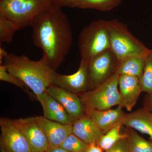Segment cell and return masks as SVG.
<instances>
[{"mask_svg": "<svg viewBox=\"0 0 152 152\" xmlns=\"http://www.w3.org/2000/svg\"><path fill=\"white\" fill-rule=\"evenodd\" d=\"M0 80L1 81L7 82L13 84L24 91L26 92L29 94H30L29 91L30 89L27 86L18 78L10 74L8 72L5 66L3 64H0Z\"/></svg>", "mask_w": 152, "mask_h": 152, "instance_id": "cell-25", "label": "cell"}, {"mask_svg": "<svg viewBox=\"0 0 152 152\" xmlns=\"http://www.w3.org/2000/svg\"><path fill=\"white\" fill-rule=\"evenodd\" d=\"M110 35V49L119 61L128 57L148 54L150 50L117 19L107 21Z\"/></svg>", "mask_w": 152, "mask_h": 152, "instance_id": "cell-4", "label": "cell"}, {"mask_svg": "<svg viewBox=\"0 0 152 152\" xmlns=\"http://www.w3.org/2000/svg\"><path fill=\"white\" fill-rule=\"evenodd\" d=\"M142 92L152 94V50L147 55L141 78L140 80Z\"/></svg>", "mask_w": 152, "mask_h": 152, "instance_id": "cell-22", "label": "cell"}, {"mask_svg": "<svg viewBox=\"0 0 152 152\" xmlns=\"http://www.w3.org/2000/svg\"><path fill=\"white\" fill-rule=\"evenodd\" d=\"M78 45L81 60L88 62L93 57L110 49L107 20L100 19L85 27L79 35Z\"/></svg>", "mask_w": 152, "mask_h": 152, "instance_id": "cell-5", "label": "cell"}, {"mask_svg": "<svg viewBox=\"0 0 152 152\" xmlns=\"http://www.w3.org/2000/svg\"><path fill=\"white\" fill-rule=\"evenodd\" d=\"M122 124L126 127L148 135L152 140V114L146 108L125 114Z\"/></svg>", "mask_w": 152, "mask_h": 152, "instance_id": "cell-16", "label": "cell"}, {"mask_svg": "<svg viewBox=\"0 0 152 152\" xmlns=\"http://www.w3.org/2000/svg\"><path fill=\"white\" fill-rule=\"evenodd\" d=\"M43 110V117L47 119L65 124H72L70 117L64 107L46 91L37 97Z\"/></svg>", "mask_w": 152, "mask_h": 152, "instance_id": "cell-13", "label": "cell"}, {"mask_svg": "<svg viewBox=\"0 0 152 152\" xmlns=\"http://www.w3.org/2000/svg\"><path fill=\"white\" fill-rule=\"evenodd\" d=\"M119 107L131 111L142 92L140 80L137 77L130 75L119 77Z\"/></svg>", "mask_w": 152, "mask_h": 152, "instance_id": "cell-12", "label": "cell"}, {"mask_svg": "<svg viewBox=\"0 0 152 152\" xmlns=\"http://www.w3.org/2000/svg\"><path fill=\"white\" fill-rule=\"evenodd\" d=\"M129 152H152V142L147 140L132 128L126 127Z\"/></svg>", "mask_w": 152, "mask_h": 152, "instance_id": "cell-19", "label": "cell"}, {"mask_svg": "<svg viewBox=\"0 0 152 152\" xmlns=\"http://www.w3.org/2000/svg\"><path fill=\"white\" fill-rule=\"evenodd\" d=\"M52 7L61 8L64 7H72L75 0H50Z\"/></svg>", "mask_w": 152, "mask_h": 152, "instance_id": "cell-27", "label": "cell"}, {"mask_svg": "<svg viewBox=\"0 0 152 152\" xmlns=\"http://www.w3.org/2000/svg\"><path fill=\"white\" fill-rule=\"evenodd\" d=\"M1 152H31L27 141L14 120L0 119Z\"/></svg>", "mask_w": 152, "mask_h": 152, "instance_id": "cell-8", "label": "cell"}, {"mask_svg": "<svg viewBox=\"0 0 152 152\" xmlns=\"http://www.w3.org/2000/svg\"><path fill=\"white\" fill-rule=\"evenodd\" d=\"M9 53H8L2 47H0V62H1V64H3L2 61L4 60L6 57L8 56Z\"/></svg>", "mask_w": 152, "mask_h": 152, "instance_id": "cell-30", "label": "cell"}, {"mask_svg": "<svg viewBox=\"0 0 152 152\" xmlns=\"http://www.w3.org/2000/svg\"><path fill=\"white\" fill-rule=\"evenodd\" d=\"M144 107L152 114V94H148L145 97Z\"/></svg>", "mask_w": 152, "mask_h": 152, "instance_id": "cell-28", "label": "cell"}, {"mask_svg": "<svg viewBox=\"0 0 152 152\" xmlns=\"http://www.w3.org/2000/svg\"><path fill=\"white\" fill-rule=\"evenodd\" d=\"M53 84L81 96L90 90L88 61L81 60L78 69L72 75H62L55 71Z\"/></svg>", "mask_w": 152, "mask_h": 152, "instance_id": "cell-9", "label": "cell"}, {"mask_svg": "<svg viewBox=\"0 0 152 152\" xmlns=\"http://www.w3.org/2000/svg\"><path fill=\"white\" fill-rule=\"evenodd\" d=\"M29 145L31 152H46L50 145L37 117L14 120Z\"/></svg>", "mask_w": 152, "mask_h": 152, "instance_id": "cell-10", "label": "cell"}, {"mask_svg": "<svg viewBox=\"0 0 152 152\" xmlns=\"http://www.w3.org/2000/svg\"><path fill=\"white\" fill-rule=\"evenodd\" d=\"M51 7L50 0H1L0 15L18 31L31 27L38 17Z\"/></svg>", "mask_w": 152, "mask_h": 152, "instance_id": "cell-3", "label": "cell"}, {"mask_svg": "<svg viewBox=\"0 0 152 152\" xmlns=\"http://www.w3.org/2000/svg\"><path fill=\"white\" fill-rule=\"evenodd\" d=\"M119 77L115 73L102 84L81 96L85 112L91 110H104L119 105Z\"/></svg>", "mask_w": 152, "mask_h": 152, "instance_id": "cell-6", "label": "cell"}, {"mask_svg": "<svg viewBox=\"0 0 152 152\" xmlns=\"http://www.w3.org/2000/svg\"><path fill=\"white\" fill-rule=\"evenodd\" d=\"M33 43L43 51V58L56 71L69 51L72 33L67 16L61 8L51 7L31 26Z\"/></svg>", "mask_w": 152, "mask_h": 152, "instance_id": "cell-1", "label": "cell"}, {"mask_svg": "<svg viewBox=\"0 0 152 152\" xmlns=\"http://www.w3.org/2000/svg\"><path fill=\"white\" fill-rule=\"evenodd\" d=\"M39 123L46 136L50 148L60 147L66 138L72 133V124H65L38 116Z\"/></svg>", "mask_w": 152, "mask_h": 152, "instance_id": "cell-14", "label": "cell"}, {"mask_svg": "<svg viewBox=\"0 0 152 152\" xmlns=\"http://www.w3.org/2000/svg\"><path fill=\"white\" fill-rule=\"evenodd\" d=\"M105 152H129L127 139L123 138L119 140L116 143Z\"/></svg>", "mask_w": 152, "mask_h": 152, "instance_id": "cell-26", "label": "cell"}, {"mask_svg": "<svg viewBox=\"0 0 152 152\" xmlns=\"http://www.w3.org/2000/svg\"><path fill=\"white\" fill-rule=\"evenodd\" d=\"M46 92L62 105L73 123L86 115L80 97L78 95L53 84L48 88Z\"/></svg>", "mask_w": 152, "mask_h": 152, "instance_id": "cell-11", "label": "cell"}, {"mask_svg": "<svg viewBox=\"0 0 152 152\" xmlns=\"http://www.w3.org/2000/svg\"><path fill=\"white\" fill-rule=\"evenodd\" d=\"M17 28L10 21L0 15V42L10 44L13 40Z\"/></svg>", "mask_w": 152, "mask_h": 152, "instance_id": "cell-24", "label": "cell"}, {"mask_svg": "<svg viewBox=\"0 0 152 152\" xmlns=\"http://www.w3.org/2000/svg\"><path fill=\"white\" fill-rule=\"evenodd\" d=\"M125 114L119 106L115 109L104 110H91L86 112V115L94 122L104 134L117 125L122 124Z\"/></svg>", "mask_w": 152, "mask_h": 152, "instance_id": "cell-15", "label": "cell"}, {"mask_svg": "<svg viewBox=\"0 0 152 152\" xmlns=\"http://www.w3.org/2000/svg\"><path fill=\"white\" fill-rule=\"evenodd\" d=\"M89 145L72 133L60 147L69 152H87Z\"/></svg>", "mask_w": 152, "mask_h": 152, "instance_id": "cell-23", "label": "cell"}, {"mask_svg": "<svg viewBox=\"0 0 152 152\" xmlns=\"http://www.w3.org/2000/svg\"><path fill=\"white\" fill-rule=\"evenodd\" d=\"M3 64L8 72L18 78L32 91L37 97L46 91L53 84V77L55 72L46 61L42 58L39 61L31 60L25 56L8 54Z\"/></svg>", "mask_w": 152, "mask_h": 152, "instance_id": "cell-2", "label": "cell"}, {"mask_svg": "<svg viewBox=\"0 0 152 152\" xmlns=\"http://www.w3.org/2000/svg\"><path fill=\"white\" fill-rule=\"evenodd\" d=\"M122 0H75L72 7L107 12L119 5Z\"/></svg>", "mask_w": 152, "mask_h": 152, "instance_id": "cell-20", "label": "cell"}, {"mask_svg": "<svg viewBox=\"0 0 152 152\" xmlns=\"http://www.w3.org/2000/svg\"><path fill=\"white\" fill-rule=\"evenodd\" d=\"M46 152H69L64 149L61 147L50 148Z\"/></svg>", "mask_w": 152, "mask_h": 152, "instance_id": "cell-31", "label": "cell"}, {"mask_svg": "<svg viewBox=\"0 0 152 152\" xmlns=\"http://www.w3.org/2000/svg\"><path fill=\"white\" fill-rule=\"evenodd\" d=\"M147 55L128 57L119 61L115 73L119 76L130 75L141 78Z\"/></svg>", "mask_w": 152, "mask_h": 152, "instance_id": "cell-18", "label": "cell"}, {"mask_svg": "<svg viewBox=\"0 0 152 152\" xmlns=\"http://www.w3.org/2000/svg\"><path fill=\"white\" fill-rule=\"evenodd\" d=\"M87 152H103V150L96 143L90 144Z\"/></svg>", "mask_w": 152, "mask_h": 152, "instance_id": "cell-29", "label": "cell"}, {"mask_svg": "<svg viewBox=\"0 0 152 152\" xmlns=\"http://www.w3.org/2000/svg\"><path fill=\"white\" fill-rule=\"evenodd\" d=\"M119 60L110 49L93 57L88 62L90 90L102 84L115 73Z\"/></svg>", "mask_w": 152, "mask_h": 152, "instance_id": "cell-7", "label": "cell"}, {"mask_svg": "<svg viewBox=\"0 0 152 152\" xmlns=\"http://www.w3.org/2000/svg\"><path fill=\"white\" fill-rule=\"evenodd\" d=\"M72 133L90 145L96 143L104 133L94 122L85 115L72 124Z\"/></svg>", "mask_w": 152, "mask_h": 152, "instance_id": "cell-17", "label": "cell"}, {"mask_svg": "<svg viewBox=\"0 0 152 152\" xmlns=\"http://www.w3.org/2000/svg\"><path fill=\"white\" fill-rule=\"evenodd\" d=\"M122 124H120L104 133L99 139L97 144L103 151L110 149L121 139L126 138L125 133H121Z\"/></svg>", "mask_w": 152, "mask_h": 152, "instance_id": "cell-21", "label": "cell"}]
</instances>
